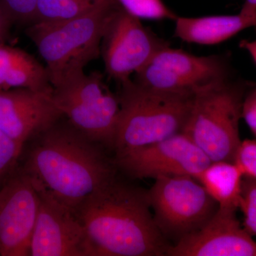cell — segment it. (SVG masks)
Instances as JSON below:
<instances>
[{
  "label": "cell",
  "mask_w": 256,
  "mask_h": 256,
  "mask_svg": "<svg viewBox=\"0 0 256 256\" xmlns=\"http://www.w3.org/2000/svg\"><path fill=\"white\" fill-rule=\"evenodd\" d=\"M38 0H0V8L12 24H33Z\"/></svg>",
  "instance_id": "cell-22"
},
{
  "label": "cell",
  "mask_w": 256,
  "mask_h": 256,
  "mask_svg": "<svg viewBox=\"0 0 256 256\" xmlns=\"http://www.w3.org/2000/svg\"><path fill=\"white\" fill-rule=\"evenodd\" d=\"M114 162L117 169L138 180L172 176L196 178L212 162L184 132L116 154Z\"/></svg>",
  "instance_id": "cell-8"
},
{
  "label": "cell",
  "mask_w": 256,
  "mask_h": 256,
  "mask_svg": "<svg viewBox=\"0 0 256 256\" xmlns=\"http://www.w3.org/2000/svg\"><path fill=\"white\" fill-rule=\"evenodd\" d=\"M252 84L230 77L204 86L195 92L183 132L212 162H234L242 140L239 122L244 97Z\"/></svg>",
  "instance_id": "cell-5"
},
{
  "label": "cell",
  "mask_w": 256,
  "mask_h": 256,
  "mask_svg": "<svg viewBox=\"0 0 256 256\" xmlns=\"http://www.w3.org/2000/svg\"><path fill=\"white\" fill-rule=\"evenodd\" d=\"M12 25V24L0 8V44H4Z\"/></svg>",
  "instance_id": "cell-25"
},
{
  "label": "cell",
  "mask_w": 256,
  "mask_h": 256,
  "mask_svg": "<svg viewBox=\"0 0 256 256\" xmlns=\"http://www.w3.org/2000/svg\"><path fill=\"white\" fill-rule=\"evenodd\" d=\"M239 13L249 16H256V0H245Z\"/></svg>",
  "instance_id": "cell-26"
},
{
  "label": "cell",
  "mask_w": 256,
  "mask_h": 256,
  "mask_svg": "<svg viewBox=\"0 0 256 256\" xmlns=\"http://www.w3.org/2000/svg\"><path fill=\"white\" fill-rule=\"evenodd\" d=\"M119 8L114 0H106L78 18L28 26L26 35L46 63L52 86L100 56L106 26Z\"/></svg>",
  "instance_id": "cell-4"
},
{
  "label": "cell",
  "mask_w": 256,
  "mask_h": 256,
  "mask_svg": "<svg viewBox=\"0 0 256 256\" xmlns=\"http://www.w3.org/2000/svg\"><path fill=\"white\" fill-rule=\"evenodd\" d=\"M238 208L244 214L242 226L252 236H256V180L244 176Z\"/></svg>",
  "instance_id": "cell-21"
},
{
  "label": "cell",
  "mask_w": 256,
  "mask_h": 256,
  "mask_svg": "<svg viewBox=\"0 0 256 256\" xmlns=\"http://www.w3.org/2000/svg\"><path fill=\"white\" fill-rule=\"evenodd\" d=\"M74 214L94 256H162L171 246L156 226L148 191L117 175L88 196Z\"/></svg>",
  "instance_id": "cell-2"
},
{
  "label": "cell",
  "mask_w": 256,
  "mask_h": 256,
  "mask_svg": "<svg viewBox=\"0 0 256 256\" xmlns=\"http://www.w3.org/2000/svg\"><path fill=\"white\" fill-rule=\"evenodd\" d=\"M148 197L156 226L172 246L201 228L218 208L200 182L188 176L156 178Z\"/></svg>",
  "instance_id": "cell-7"
},
{
  "label": "cell",
  "mask_w": 256,
  "mask_h": 256,
  "mask_svg": "<svg viewBox=\"0 0 256 256\" xmlns=\"http://www.w3.org/2000/svg\"><path fill=\"white\" fill-rule=\"evenodd\" d=\"M14 88L52 92L46 66L21 48L0 44V90Z\"/></svg>",
  "instance_id": "cell-16"
},
{
  "label": "cell",
  "mask_w": 256,
  "mask_h": 256,
  "mask_svg": "<svg viewBox=\"0 0 256 256\" xmlns=\"http://www.w3.org/2000/svg\"><path fill=\"white\" fill-rule=\"evenodd\" d=\"M53 98L64 117L79 132L114 150L120 114L118 96L99 72L69 76L53 86Z\"/></svg>",
  "instance_id": "cell-6"
},
{
  "label": "cell",
  "mask_w": 256,
  "mask_h": 256,
  "mask_svg": "<svg viewBox=\"0 0 256 256\" xmlns=\"http://www.w3.org/2000/svg\"><path fill=\"white\" fill-rule=\"evenodd\" d=\"M242 118L256 137V84H252L244 97Z\"/></svg>",
  "instance_id": "cell-24"
},
{
  "label": "cell",
  "mask_w": 256,
  "mask_h": 256,
  "mask_svg": "<svg viewBox=\"0 0 256 256\" xmlns=\"http://www.w3.org/2000/svg\"><path fill=\"white\" fill-rule=\"evenodd\" d=\"M40 198L20 166L0 188V256H28Z\"/></svg>",
  "instance_id": "cell-10"
},
{
  "label": "cell",
  "mask_w": 256,
  "mask_h": 256,
  "mask_svg": "<svg viewBox=\"0 0 256 256\" xmlns=\"http://www.w3.org/2000/svg\"><path fill=\"white\" fill-rule=\"evenodd\" d=\"M175 36L188 43L218 44L238 33L256 26V16L239 13L200 18H180L175 20Z\"/></svg>",
  "instance_id": "cell-15"
},
{
  "label": "cell",
  "mask_w": 256,
  "mask_h": 256,
  "mask_svg": "<svg viewBox=\"0 0 256 256\" xmlns=\"http://www.w3.org/2000/svg\"><path fill=\"white\" fill-rule=\"evenodd\" d=\"M106 0H38L35 23L56 22L78 18Z\"/></svg>",
  "instance_id": "cell-18"
},
{
  "label": "cell",
  "mask_w": 256,
  "mask_h": 256,
  "mask_svg": "<svg viewBox=\"0 0 256 256\" xmlns=\"http://www.w3.org/2000/svg\"><path fill=\"white\" fill-rule=\"evenodd\" d=\"M116 154L182 132L196 92H166L140 85L130 78L120 82Z\"/></svg>",
  "instance_id": "cell-3"
},
{
  "label": "cell",
  "mask_w": 256,
  "mask_h": 256,
  "mask_svg": "<svg viewBox=\"0 0 256 256\" xmlns=\"http://www.w3.org/2000/svg\"><path fill=\"white\" fill-rule=\"evenodd\" d=\"M63 118L53 90H0V130L22 146Z\"/></svg>",
  "instance_id": "cell-12"
},
{
  "label": "cell",
  "mask_w": 256,
  "mask_h": 256,
  "mask_svg": "<svg viewBox=\"0 0 256 256\" xmlns=\"http://www.w3.org/2000/svg\"><path fill=\"white\" fill-rule=\"evenodd\" d=\"M242 178L244 174L236 163L220 161L210 163L196 180L218 207L237 210Z\"/></svg>",
  "instance_id": "cell-17"
},
{
  "label": "cell",
  "mask_w": 256,
  "mask_h": 256,
  "mask_svg": "<svg viewBox=\"0 0 256 256\" xmlns=\"http://www.w3.org/2000/svg\"><path fill=\"white\" fill-rule=\"evenodd\" d=\"M34 185L40 204L30 256H94L85 229L73 210Z\"/></svg>",
  "instance_id": "cell-11"
},
{
  "label": "cell",
  "mask_w": 256,
  "mask_h": 256,
  "mask_svg": "<svg viewBox=\"0 0 256 256\" xmlns=\"http://www.w3.org/2000/svg\"><path fill=\"white\" fill-rule=\"evenodd\" d=\"M170 256H256V242L236 216V210L218 207L204 226L168 249Z\"/></svg>",
  "instance_id": "cell-13"
},
{
  "label": "cell",
  "mask_w": 256,
  "mask_h": 256,
  "mask_svg": "<svg viewBox=\"0 0 256 256\" xmlns=\"http://www.w3.org/2000/svg\"><path fill=\"white\" fill-rule=\"evenodd\" d=\"M23 148L0 130V188L18 169Z\"/></svg>",
  "instance_id": "cell-20"
},
{
  "label": "cell",
  "mask_w": 256,
  "mask_h": 256,
  "mask_svg": "<svg viewBox=\"0 0 256 256\" xmlns=\"http://www.w3.org/2000/svg\"><path fill=\"white\" fill-rule=\"evenodd\" d=\"M149 63L166 68L194 90L230 76L229 65L225 58L218 56H198L175 50L170 45L158 50Z\"/></svg>",
  "instance_id": "cell-14"
},
{
  "label": "cell",
  "mask_w": 256,
  "mask_h": 256,
  "mask_svg": "<svg viewBox=\"0 0 256 256\" xmlns=\"http://www.w3.org/2000/svg\"><path fill=\"white\" fill-rule=\"evenodd\" d=\"M234 163L242 170L244 176L256 180V140L242 141Z\"/></svg>",
  "instance_id": "cell-23"
},
{
  "label": "cell",
  "mask_w": 256,
  "mask_h": 256,
  "mask_svg": "<svg viewBox=\"0 0 256 256\" xmlns=\"http://www.w3.org/2000/svg\"><path fill=\"white\" fill-rule=\"evenodd\" d=\"M128 14L140 20H176L178 15L162 0H114Z\"/></svg>",
  "instance_id": "cell-19"
},
{
  "label": "cell",
  "mask_w": 256,
  "mask_h": 256,
  "mask_svg": "<svg viewBox=\"0 0 256 256\" xmlns=\"http://www.w3.org/2000/svg\"><path fill=\"white\" fill-rule=\"evenodd\" d=\"M170 44L120 6L106 26L100 46L106 73L119 84L130 78Z\"/></svg>",
  "instance_id": "cell-9"
},
{
  "label": "cell",
  "mask_w": 256,
  "mask_h": 256,
  "mask_svg": "<svg viewBox=\"0 0 256 256\" xmlns=\"http://www.w3.org/2000/svg\"><path fill=\"white\" fill-rule=\"evenodd\" d=\"M20 168L36 185L74 212L114 178L117 168L106 148L60 120L31 140Z\"/></svg>",
  "instance_id": "cell-1"
},
{
  "label": "cell",
  "mask_w": 256,
  "mask_h": 256,
  "mask_svg": "<svg viewBox=\"0 0 256 256\" xmlns=\"http://www.w3.org/2000/svg\"><path fill=\"white\" fill-rule=\"evenodd\" d=\"M240 46L246 50L256 64V40H254V41L244 40L240 42Z\"/></svg>",
  "instance_id": "cell-27"
}]
</instances>
